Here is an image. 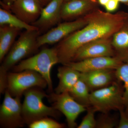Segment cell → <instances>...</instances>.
<instances>
[{
	"label": "cell",
	"instance_id": "1",
	"mask_svg": "<svg viewBox=\"0 0 128 128\" xmlns=\"http://www.w3.org/2000/svg\"><path fill=\"white\" fill-rule=\"evenodd\" d=\"M86 16L87 24L60 41L55 47L60 64L71 62L77 50L86 44L111 38L128 19L126 12L112 14L97 8Z\"/></svg>",
	"mask_w": 128,
	"mask_h": 128
},
{
	"label": "cell",
	"instance_id": "2",
	"mask_svg": "<svg viewBox=\"0 0 128 128\" xmlns=\"http://www.w3.org/2000/svg\"><path fill=\"white\" fill-rule=\"evenodd\" d=\"M42 88L38 87L30 88L24 93V99L22 104V115L25 124H30L45 117L58 118L59 111L53 107L46 106L43 99L47 98Z\"/></svg>",
	"mask_w": 128,
	"mask_h": 128
},
{
	"label": "cell",
	"instance_id": "3",
	"mask_svg": "<svg viewBox=\"0 0 128 128\" xmlns=\"http://www.w3.org/2000/svg\"><path fill=\"white\" fill-rule=\"evenodd\" d=\"M59 63L56 48L44 49L36 55L25 59L13 67V72H20L30 70L40 73L46 80L49 91L53 92V83L51 70L54 65Z\"/></svg>",
	"mask_w": 128,
	"mask_h": 128
},
{
	"label": "cell",
	"instance_id": "4",
	"mask_svg": "<svg viewBox=\"0 0 128 128\" xmlns=\"http://www.w3.org/2000/svg\"><path fill=\"white\" fill-rule=\"evenodd\" d=\"M38 30H25L21 34L2 62L0 68L8 71L38 48Z\"/></svg>",
	"mask_w": 128,
	"mask_h": 128
},
{
	"label": "cell",
	"instance_id": "5",
	"mask_svg": "<svg viewBox=\"0 0 128 128\" xmlns=\"http://www.w3.org/2000/svg\"><path fill=\"white\" fill-rule=\"evenodd\" d=\"M120 83L117 80L107 86L91 92V106L103 114L124 108V90Z\"/></svg>",
	"mask_w": 128,
	"mask_h": 128
},
{
	"label": "cell",
	"instance_id": "6",
	"mask_svg": "<svg viewBox=\"0 0 128 128\" xmlns=\"http://www.w3.org/2000/svg\"><path fill=\"white\" fill-rule=\"evenodd\" d=\"M7 80L6 90L14 97L21 98L25 91L32 88L44 89L48 86L46 80L40 73L30 70L8 73Z\"/></svg>",
	"mask_w": 128,
	"mask_h": 128
},
{
	"label": "cell",
	"instance_id": "7",
	"mask_svg": "<svg viewBox=\"0 0 128 128\" xmlns=\"http://www.w3.org/2000/svg\"><path fill=\"white\" fill-rule=\"evenodd\" d=\"M47 98L52 103V106L65 116L69 128L77 127L76 121L78 116L87 110V108L78 103L68 92L59 94L51 92Z\"/></svg>",
	"mask_w": 128,
	"mask_h": 128
},
{
	"label": "cell",
	"instance_id": "8",
	"mask_svg": "<svg viewBox=\"0 0 128 128\" xmlns=\"http://www.w3.org/2000/svg\"><path fill=\"white\" fill-rule=\"evenodd\" d=\"M20 98L14 97L6 90L0 109V124L3 128L23 127L25 124L22 117Z\"/></svg>",
	"mask_w": 128,
	"mask_h": 128
},
{
	"label": "cell",
	"instance_id": "9",
	"mask_svg": "<svg viewBox=\"0 0 128 128\" xmlns=\"http://www.w3.org/2000/svg\"><path fill=\"white\" fill-rule=\"evenodd\" d=\"M87 22V17L85 16L74 20L59 23L55 27L40 35L38 38V47L39 48L44 44L59 42L74 32L84 27Z\"/></svg>",
	"mask_w": 128,
	"mask_h": 128
},
{
	"label": "cell",
	"instance_id": "10",
	"mask_svg": "<svg viewBox=\"0 0 128 128\" xmlns=\"http://www.w3.org/2000/svg\"><path fill=\"white\" fill-rule=\"evenodd\" d=\"M112 38H101L86 44L77 50L72 62L94 57L117 56L112 46Z\"/></svg>",
	"mask_w": 128,
	"mask_h": 128
},
{
	"label": "cell",
	"instance_id": "11",
	"mask_svg": "<svg viewBox=\"0 0 128 128\" xmlns=\"http://www.w3.org/2000/svg\"><path fill=\"white\" fill-rule=\"evenodd\" d=\"M124 62V60L119 56H104L72 62L65 65L70 66L80 73H85L107 69L116 70Z\"/></svg>",
	"mask_w": 128,
	"mask_h": 128
},
{
	"label": "cell",
	"instance_id": "12",
	"mask_svg": "<svg viewBox=\"0 0 128 128\" xmlns=\"http://www.w3.org/2000/svg\"><path fill=\"white\" fill-rule=\"evenodd\" d=\"M98 3L94 0H65L60 10L61 19L70 21L82 17L96 9Z\"/></svg>",
	"mask_w": 128,
	"mask_h": 128
},
{
	"label": "cell",
	"instance_id": "13",
	"mask_svg": "<svg viewBox=\"0 0 128 128\" xmlns=\"http://www.w3.org/2000/svg\"><path fill=\"white\" fill-rule=\"evenodd\" d=\"M65 0H52L43 8L39 18L31 25L38 28L41 33L58 25L62 20L60 10Z\"/></svg>",
	"mask_w": 128,
	"mask_h": 128
},
{
	"label": "cell",
	"instance_id": "14",
	"mask_svg": "<svg viewBox=\"0 0 128 128\" xmlns=\"http://www.w3.org/2000/svg\"><path fill=\"white\" fill-rule=\"evenodd\" d=\"M43 8L39 0H16L10 10L18 18L31 25L39 18Z\"/></svg>",
	"mask_w": 128,
	"mask_h": 128
},
{
	"label": "cell",
	"instance_id": "15",
	"mask_svg": "<svg viewBox=\"0 0 128 128\" xmlns=\"http://www.w3.org/2000/svg\"><path fill=\"white\" fill-rule=\"evenodd\" d=\"M80 78L91 92L106 87L117 80L115 70L107 69L81 73Z\"/></svg>",
	"mask_w": 128,
	"mask_h": 128
},
{
	"label": "cell",
	"instance_id": "16",
	"mask_svg": "<svg viewBox=\"0 0 128 128\" xmlns=\"http://www.w3.org/2000/svg\"><path fill=\"white\" fill-rule=\"evenodd\" d=\"M81 73L66 65H63L58 69L57 76L59 82L54 89L56 94L69 92L78 81Z\"/></svg>",
	"mask_w": 128,
	"mask_h": 128
},
{
	"label": "cell",
	"instance_id": "17",
	"mask_svg": "<svg viewBox=\"0 0 128 128\" xmlns=\"http://www.w3.org/2000/svg\"><path fill=\"white\" fill-rule=\"evenodd\" d=\"M20 29L9 25L0 26V62H2L15 42Z\"/></svg>",
	"mask_w": 128,
	"mask_h": 128
},
{
	"label": "cell",
	"instance_id": "18",
	"mask_svg": "<svg viewBox=\"0 0 128 128\" xmlns=\"http://www.w3.org/2000/svg\"><path fill=\"white\" fill-rule=\"evenodd\" d=\"M112 43L117 56L124 60V57L128 51V19L112 35Z\"/></svg>",
	"mask_w": 128,
	"mask_h": 128
},
{
	"label": "cell",
	"instance_id": "19",
	"mask_svg": "<svg viewBox=\"0 0 128 128\" xmlns=\"http://www.w3.org/2000/svg\"><path fill=\"white\" fill-rule=\"evenodd\" d=\"M68 92L78 103L86 108L91 106L90 91L86 82L80 78Z\"/></svg>",
	"mask_w": 128,
	"mask_h": 128
},
{
	"label": "cell",
	"instance_id": "20",
	"mask_svg": "<svg viewBox=\"0 0 128 128\" xmlns=\"http://www.w3.org/2000/svg\"><path fill=\"white\" fill-rule=\"evenodd\" d=\"M9 25L20 30H38V28L31 24H28L18 18L15 15L12 14L6 9H0V26Z\"/></svg>",
	"mask_w": 128,
	"mask_h": 128
},
{
	"label": "cell",
	"instance_id": "21",
	"mask_svg": "<svg viewBox=\"0 0 128 128\" xmlns=\"http://www.w3.org/2000/svg\"><path fill=\"white\" fill-rule=\"evenodd\" d=\"M117 80L124 84L123 100L124 106L128 108V62H124L115 70Z\"/></svg>",
	"mask_w": 128,
	"mask_h": 128
},
{
	"label": "cell",
	"instance_id": "22",
	"mask_svg": "<svg viewBox=\"0 0 128 128\" xmlns=\"http://www.w3.org/2000/svg\"><path fill=\"white\" fill-rule=\"evenodd\" d=\"M28 127L30 128H62L64 126L54 120L46 117L32 123L28 125Z\"/></svg>",
	"mask_w": 128,
	"mask_h": 128
},
{
	"label": "cell",
	"instance_id": "23",
	"mask_svg": "<svg viewBox=\"0 0 128 128\" xmlns=\"http://www.w3.org/2000/svg\"><path fill=\"white\" fill-rule=\"evenodd\" d=\"M87 113L82 119L78 128H96V120L95 118V114L96 110L92 106L87 108Z\"/></svg>",
	"mask_w": 128,
	"mask_h": 128
},
{
	"label": "cell",
	"instance_id": "24",
	"mask_svg": "<svg viewBox=\"0 0 128 128\" xmlns=\"http://www.w3.org/2000/svg\"><path fill=\"white\" fill-rule=\"evenodd\" d=\"M116 125V120L107 115V114H104L96 120V128H113Z\"/></svg>",
	"mask_w": 128,
	"mask_h": 128
},
{
	"label": "cell",
	"instance_id": "25",
	"mask_svg": "<svg viewBox=\"0 0 128 128\" xmlns=\"http://www.w3.org/2000/svg\"><path fill=\"white\" fill-rule=\"evenodd\" d=\"M8 72L0 68V92L4 94L7 87Z\"/></svg>",
	"mask_w": 128,
	"mask_h": 128
},
{
	"label": "cell",
	"instance_id": "26",
	"mask_svg": "<svg viewBox=\"0 0 128 128\" xmlns=\"http://www.w3.org/2000/svg\"><path fill=\"white\" fill-rule=\"evenodd\" d=\"M120 120L117 128H128V115L124 110V108L120 109Z\"/></svg>",
	"mask_w": 128,
	"mask_h": 128
},
{
	"label": "cell",
	"instance_id": "27",
	"mask_svg": "<svg viewBox=\"0 0 128 128\" xmlns=\"http://www.w3.org/2000/svg\"><path fill=\"white\" fill-rule=\"evenodd\" d=\"M119 2L118 0H109L104 7L108 12H112L115 11L118 9Z\"/></svg>",
	"mask_w": 128,
	"mask_h": 128
},
{
	"label": "cell",
	"instance_id": "28",
	"mask_svg": "<svg viewBox=\"0 0 128 128\" xmlns=\"http://www.w3.org/2000/svg\"><path fill=\"white\" fill-rule=\"evenodd\" d=\"M16 0H2L0 2L3 8L10 11L11 6Z\"/></svg>",
	"mask_w": 128,
	"mask_h": 128
},
{
	"label": "cell",
	"instance_id": "29",
	"mask_svg": "<svg viewBox=\"0 0 128 128\" xmlns=\"http://www.w3.org/2000/svg\"><path fill=\"white\" fill-rule=\"evenodd\" d=\"M39 0L40 1L42 6L43 7L44 6H44H47L48 4H49L52 0Z\"/></svg>",
	"mask_w": 128,
	"mask_h": 128
},
{
	"label": "cell",
	"instance_id": "30",
	"mask_svg": "<svg viewBox=\"0 0 128 128\" xmlns=\"http://www.w3.org/2000/svg\"><path fill=\"white\" fill-rule=\"evenodd\" d=\"M108 1L109 0H98V3L104 6L106 4Z\"/></svg>",
	"mask_w": 128,
	"mask_h": 128
},
{
	"label": "cell",
	"instance_id": "31",
	"mask_svg": "<svg viewBox=\"0 0 128 128\" xmlns=\"http://www.w3.org/2000/svg\"><path fill=\"white\" fill-rule=\"evenodd\" d=\"M120 2H122L124 4L128 6V0H118Z\"/></svg>",
	"mask_w": 128,
	"mask_h": 128
},
{
	"label": "cell",
	"instance_id": "32",
	"mask_svg": "<svg viewBox=\"0 0 128 128\" xmlns=\"http://www.w3.org/2000/svg\"><path fill=\"white\" fill-rule=\"evenodd\" d=\"M124 62H128V51L124 57Z\"/></svg>",
	"mask_w": 128,
	"mask_h": 128
},
{
	"label": "cell",
	"instance_id": "33",
	"mask_svg": "<svg viewBox=\"0 0 128 128\" xmlns=\"http://www.w3.org/2000/svg\"><path fill=\"white\" fill-rule=\"evenodd\" d=\"M126 114H128V108H126Z\"/></svg>",
	"mask_w": 128,
	"mask_h": 128
},
{
	"label": "cell",
	"instance_id": "34",
	"mask_svg": "<svg viewBox=\"0 0 128 128\" xmlns=\"http://www.w3.org/2000/svg\"><path fill=\"white\" fill-rule=\"evenodd\" d=\"M65 0L67 1V0Z\"/></svg>",
	"mask_w": 128,
	"mask_h": 128
},
{
	"label": "cell",
	"instance_id": "35",
	"mask_svg": "<svg viewBox=\"0 0 128 128\" xmlns=\"http://www.w3.org/2000/svg\"><path fill=\"white\" fill-rule=\"evenodd\" d=\"M97 0V1H98V0Z\"/></svg>",
	"mask_w": 128,
	"mask_h": 128
}]
</instances>
